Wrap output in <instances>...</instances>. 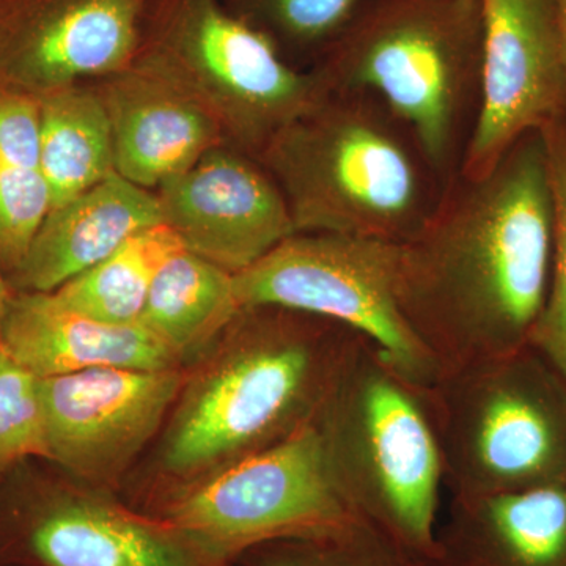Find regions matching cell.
Returning <instances> with one entry per match:
<instances>
[{
	"mask_svg": "<svg viewBox=\"0 0 566 566\" xmlns=\"http://www.w3.org/2000/svg\"><path fill=\"white\" fill-rule=\"evenodd\" d=\"M0 566H2V565H0Z\"/></svg>",
	"mask_w": 566,
	"mask_h": 566,
	"instance_id": "obj_29",
	"label": "cell"
},
{
	"mask_svg": "<svg viewBox=\"0 0 566 566\" xmlns=\"http://www.w3.org/2000/svg\"><path fill=\"white\" fill-rule=\"evenodd\" d=\"M109 117L115 172L156 191L226 137L214 118L180 88L129 65L92 81Z\"/></svg>",
	"mask_w": 566,
	"mask_h": 566,
	"instance_id": "obj_15",
	"label": "cell"
},
{
	"mask_svg": "<svg viewBox=\"0 0 566 566\" xmlns=\"http://www.w3.org/2000/svg\"><path fill=\"white\" fill-rule=\"evenodd\" d=\"M241 311L234 274L181 249L156 274L139 324L186 364L218 344Z\"/></svg>",
	"mask_w": 566,
	"mask_h": 566,
	"instance_id": "obj_19",
	"label": "cell"
},
{
	"mask_svg": "<svg viewBox=\"0 0 566 566\" xmlns=\"http://www.w3.org/2000/svg\"><path fill=\"white\" fill-rule=\"evenodd\" d=\"M482 0H365L316 63L327 92L375 96L450 186L482 95Z\"/></svg>",
	"mask_w": 566,
	"mask_h": 566,
	"instance_id": "obj_4",
	"label": "cell"
},
{
	"mask_svg": "<svg viewBox=\"0 0 566 566\" xmlns=\"http://www.w3.org/2000/svg\"><path fill=\"white\" fill-rule=\"evenodd\" d=\"M554 207L549 292L531 346L566 379V115L542 129Z\"/></svg>",
	"mask_w": 566,
	"mask_h": 566,
	"instance_id": "obj_25",
	"label": "cell"
},
{
	"mask_svg": "<svg viewBox=\"0 0 566 566\" xmlns=\"http://www.w3.org/2000/svg\"><path fill=\"white\" fill-rule=\"evenodd\" d=\"M401 244L342 233H294L234 274L241 308L279 307L319 316L374 342L411 381L439 370L398 304Z\"/></svg>",
	"mask_w": 566,
	"mask_h": 566,
	"instance_id": "obj_9",
	"label": "cell"
},
{
	"mask_svg": "<svg viewBox=\"0 0 566 566\" xmlns=\"http://www.w3.org/2000/svg\"><path fill=\"white\" fill-rule=\"evenodd\" d=\"M558 29H560L562 44H564L566 61V0H556Z\"/></svg>",
	"mask_w": 566,
	"mask_h": 566,
	"instance_id": "obj_27",
	"label": "cell"
},
{
	"mask_svg": "<svg viewBox=\"0 0 566 566\" xmlns=\"http://www.w3.org/2000/svg\"><path fill=\"white\" fill-rule=\"evenodd\" d=\"M2 566H218L172 528L96 488L41 501L0 528Z\"/></svg>",
	"mask_w": 566,
	"mask_h": 566,
	"instance_id": "obj_14",
	"label": "cell"
},
{
	"mask_svg": "<svg viewBox=\"0 0 566 566\" xmlns=\"http://www.w3.org/2000/svg\"><path fill=\"white\" fill-rule=\"evenodd\" d=\"M186 251L243 273L292 237L289 207L259 159L223 144L155 191Z\"/></svg>",
	"mask_w": 566,
	"mask_h": 566,
	"instance_id": "obj_13",
	"label": "cell"
},
{
	"mask_svg": "<svg viewBox=\"0 0 566 566\" xmlns=\"http://www.w3.org/2000/svg\"><path fill=\"white\" fill-rule=\"evenodd\" d=\"M227 9L308 71L338 40L365 0H222Z\"/></svg>",
	"mask_w": 566,
	"mask_h": 566,
	"instance_id": "obj_23",
	"label": "cell"
},
{
	"mask_svg": "<svg viewBox=\"0 0 566 566\" xmlns=\"http://www.w3.org/2000/svg\"><path fill=\"white\" fill-rule=\"evenodd\" d=\"M0 346L39 379L92 368H181L159 338L137 324L98 322L52 293L14 292L0 323Z\"/></svg>",
	"mask_w": 566,
	"mask_h": 566,
	"instance_id": "obj_16",
	"label": "cell"
},
{
	"mask_svg": "<svg viewBox=\"0 0 566 566\" xmlns=\"http://www.w3.org/2000/svg\"><path fill=\"white\" fill-rule=\"evenodd\" d=\"M133 65L191 96L227 144L256 159L327 93L314 71L290 65L222 0H151Z\"/></svg>",
	"mask_w": 566,
	"mask_h": 566,
	"instance_id": "obj_7",
	"label": "cell"
},
{
	"mask_svg": "<svg viewBox=\"0 0 566 566\" xmlns=\"http://www.w3.org/2000/svg\"><path fill=\"white\" fill-rule=\"evenodd\" d=\"M151 0H0V87L39 96L128 69Z\"/></svg>",
	"mask_w": 566,
	"mask_h": 566,
	"instance_id": "obj_12",
	"label": "cell"
},
{
	"mask_svg": "<svg viewBox=\"0 0 566 566\" xmlns=\"http://www.w3.org/2000/svg\"><path fill=\"white\" fill-rule=\"evenodd\" d=\"M28 457L46 458L40 379L0 346V469Z\"/></svg>",
	"mask_w": 566,
	"mask_h": 566,
	"instance_id": "obj_26",
	"label": "cell"
},
{
	"mask_svg": "<svg viewBox=\"0 0 566 566\" xmlns=\"http://www.w3.org/2000/svg\"><path fill=\"white\" fill-rule=\"evenodd\" d=\"M259 161L281 189L296 233L405 244L449 188L408 126L363 92H327L275 134Z\"/></svg>",
	"mask_w": 566,
	"mask_h": 566,
	"instance_id": "obj_3",
	"label": "cell"
},
{
	"mask_svg": "<svg viewBox=\"0 0 566 566\" xmlns=\"http://www.w3.org/2000/svg\"><path fill=\"white\" fill-rule=\"evenodd\" d=\"M482 95L460 175L490 172L524 134L566 115L556 0H482Z\"/></svg>",
	"mask_w": 566,
	"mask_h": 566,
	"instance_id": "obj_10",
	"label": "cell"
},
{
	"mask_svg": "<svg viewBox=\"0 0 566 566\" xmlns=\"http://www.w3.org/2000/svg\"><path fill=\"white\" fill-rule=\"evenodd\" d=\"M181 368H92L40 379L46 458L91 488L112 485L172 412Z\"/></svg>",
	"mask_w": 566,
	"mask_h": 566,
	"instance_id": "obj_11",
	"label": "cell"
},
{
	"mask_svg": "<svg viewBox=\"0 0 566 566\" xmlns=\"http://www.w3.org/2000/svg\"><path fill=\"white\" fill-rule=\"evenodd\" d=\"M452 497L566 483V379L534 346L427 387Z\"/></svg>",
	"mask_w": 566,
	"mask_h": 566,
	"instance_id": "obj_6",
	"label": "cell"
},
{
	"mask_svg": "<svg viewBox=\"0 0 566 566\" xmlns=\"http://www.w3.org/2000/svg\"><path fill=\"white\" fill-rule=\"evenodd\" d=\"M360 334L319 316L243 308L186 378L159 449L164 474L200 482L315 422Z\"/></svg>",
	"mask_w": 566,
	"mask_h": 566,
	"instance_id": "obj_2",
	"label": "cell"
},
{
	"mask_svg": "<svg viewBox=\"0 0 566 566\" xmlns=\"http://www.w3.org/2000/svg\"><path fill=\"white\" fill-rule=\"evenodd\" d=\"M10 283L7 281L6 274L0 270V323H2L3 314H6L7 304L11 296L9 290Z\"/></svg>",
	"mask_w": 566,
	"mask_h": 566,
	"instance_id": "obj_28",
	"label": "cell"
},
{
	"mask_svg": "<svg viewBox=\"0 0 566 566\" xmlns=\"http://www.w3.org/2000/svg\"><path fill=\"white\" fill-rule=\"evenodd\" d=\"M142 513L218 566H238L253 547L322 534L356 516L335 490L314 423Z\"/></svg>",
	"mask_w": 566,
	"mask_h": 566,
	"instance_id": "obj_8",
	"label": "cell"
},
{
	"mask_svg": "<svg viewBox=\"0 0 566 566\" xmlns=\"http://www.w3.org/2000/svg\"><path fill=\"white\" fill-rule=\"evenodd\" d=\"M40 166L52 208L115 172L109 117L93 82L69 85L36 98Z\"/></svg>",
	"mask_w": 566,
	"mask_h": 566,
	"instance_id": "obj_20",
	"label": "cell"
},
{
	"mask_svg": "<svg viewBox=\"0 0 566 566\" xmlns=\"http://www.w3.org/2000/svg\"><path fill=\"white\" fill-rule=\"evenodd\" d=\"M438 566H566V483L452 497Z\"/></svg>",
	"mask_w": 566,
	"mask_h": 566,
	"instance_id": "obj_18",
	"label": "cell"
},
{
	"mask_svg": "<svg viewBox=\"0 0 566 566\" xmlns=\"http://www.w3.org/2000/svg\"><path fill=\"white\" fill-rule=\"evenodd\" d=\"M156 223L163 216L155 191L114 172L48 212L7 281L14 292H55Z\"/></svg>",
	"mask_w": 566,
	"mask_h": 566,
	"instance_id": "obj_17",
	"label": "cell"
},
{
	"mask_svg": "<svg viewBox=\"0 0 566 566\" xmlns=\"http://www.w3.org/2000/svg\"><path fill=\"white\" fill-rule=\"evenodd\" d=\"M40 166L39 102L0 87V270L9 279L51 211Z\"/></svg>",
	"mask_w": 566,
	"mask_h": 566,
	"instance_id": "obj_21",
	"label": "cell"
},
{
	"mask_svg": "<svg viewBox=\"0 0 566 566\" xmlns=\"http://www.w3.org/2000/svg\"><path fill=\"white\" fill-rule=\"evenodd\" d=\"M554 207L542 132L479 178L458 175L401 244L398 304L439 375L531 345L553 268Z\"/></svg>",
	"mask_w": 566,
	"mask_h": 566,
	"instance_id": "obj_1",
	"label": "cell"
},
{
	"mask_svg": "<svg viewBox=\"0 0 566 566\" xmlns=\"http://www.w3.org/2000/svg\"><path fill=\"white\" fill-rule=\"evenodd\" d=\"M181 249L174 230L156 223L52 294L71 311L98 322L137 324L156 274Z\"/></svg>",
	"mask_w": 566,
	"mask_h": 566,
	"instance_id": "obj_22",
	"label": "cell"
},
{
	"mask_svg": "<svg viewBox=\"0 0 566 566\" xmlns=\"http://www.w3.org/2000/svg\"><path fill=\"white\" fill-rule=\"evenodd\" d=\"M238 566H438L359 516L322 534L253 547Z\"/></svg>",
	"mask_w": 566,
	"mask_h": 566,
	"instance_id": "obj_24",
	"label": "cell"
},
{
	"mask_svg": "<svg viewBox=\"0 0 566 566\" xmlns=\"http://www.w3.org/2000/svg\"><path fill=\"white\" fill-rule=\"evenodd\" d=\"M314 424L327 472L353 515L434 558L444 469L427 387L360 335Z\"/></svg>",
	"mask_w": 566,
	"mask_h": 566,
	"instance_id": "obj_5",
	"label": "cell"
}]
</instances>
